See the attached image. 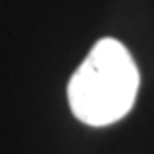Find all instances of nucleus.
Here are the masks:
<instances>
[{
  "instance_id": "1",
  "label": "nucleus",
  "mask_w": 154,
  "mask_h": 154,
  "mask_svg": "<svg viewBox=\"0 0 154 154\" xmlns=\"http://www.w3.org/2000/svg\"><path fill=\"white\" fill-rule=\"evenodd\" d=\"M139 71L131 51L116 38L96 41L69 82L73 116L90 126H107L133 109Z\"/></svg>"
}]
</instances>
